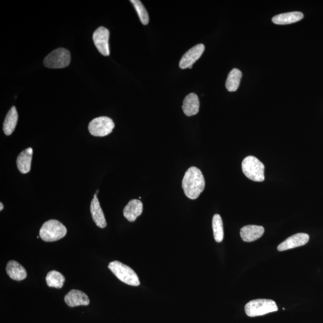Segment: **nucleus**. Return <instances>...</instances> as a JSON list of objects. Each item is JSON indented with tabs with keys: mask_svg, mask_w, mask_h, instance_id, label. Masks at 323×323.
<instances>
[{
	"mask_svg": "<svg viewBox=\"0 0 323 323\" xmlns=\"http://www.w3.org/2000/svg\"><path fill=\"white\" fill-rule=\"evenodd\" d=\"M309 236L307 233H298L289 237L277 247L279 252H283L297 247L303 246L308 243Z\"/></svg>",
	"mask_w": 323,
	"mask_h": 323,
	"instance_id": "10",
	"label": "nucleus"
},
{
	"mask_svg": "<svg viewBox=\"0 0 323 323\" xmlns=\"http://www.w3.org/2000/svg\"><path fill=\"white\" fill-rule=\"evenodd\" d=\"M109 268L113 274L123 283L132 286H139L140 281L138 276L132 268L119 261H114L109 264Z\"/></svg>",
	"mask_w": 323,
	"mask_h": 323,
	"instance_id": "3",
	"label": "nucleus"
},
{
	"mask_svg": "<svg viewBox=\"0 0 323 323\" xmlns=\"http://www.w3.org/2000/svg\"><path fill=\"white\" fill-rule=\"evenodd\" d=\"M71 62L70 51L64 48H59L51 51L44 60V65L49 68H64Z\"/></svg>",
	"mask_w": 323,
	"mask_h": 323,
	"instance_id": "6",
	"label": "nucleus"
},
{
	"mask_svg": "<svg viewBox=\"0 0 323 323\" xmlns=\"http://www.w3.org/2000/svg\"><path fill=\"white\" fill-rule=\"evenodd\" d=\"M115 123L108 117H99L89 123L88 129L91 135L95 137H105L112 133L115 128Z\"/></svg>",
	"mask_w": 323,
	"mask_h": 323,
	"instance_id": "7",
	"label": "nucleus"
},
{
	"mask_svg": "<svg viewBox=\"0 0 323 323\" xmlns=\"http://www.w3.org/2000/svg\"><path fill=\"white\" fill-rule=\"evenodd\" d=\"M130 2L132 3L137 13H138L141 22L143 25H147L149 22V16L142 2L140 0H131Z\"/></svg>",
	"mask_w": 323,
	"mask_h": 323,
	"instance_id": "23",
	"label": "nucleus"
},
{
	"mask_svg": "<svg viewBox=\"0 0 323 323\" xmlns=\"http://www.w3.org/2000/svg\"><path fill=\"white\" fill-rule=\"evenodd\" d=\"M67 233V228L63 223L57 220H49L40 228L39 234L44 241L54 242L63 238Z\"/></svg>",
	"mask_w": 323,
	"mask_h": 323,
	"instance_id": "2",
	"label": "nucleus"
},
{
	"mask_svg": "<svg viewBox=\"0 0 323 323\" xmlns=\"http://www.w3.org/2000/svg\"><path fill=\"white\" fill-rule=\"evenodd\" d=\"M205 186V179L201 171L195 167L189 168L182 181V187L185 196L192 200L197 199L204 191Z\"/></svg>",
	"mask_w": 323,
	"mask_h": 323,
	"instance_id": "1",
	"label": "nucleus"
},
{
	"mask_svg": "<svg viewBox=\"0 0 323 323\" xmlns=\"http://www.w3.org/2000/svg\"><path fill=\"white\" fill-rule=\"evenodd\" d=\"M212 226L216 241L221 243L224 238V231H223V221L221 216L215 214L213 216Z\"/></svg>",
	"mask_w": 323,
	"mask_h": 323,
	"instance_id": "22",
	"label": "nucleus"
},
{
	"mask_svg": "<svg viewBox=\"0 0 323 323\" xmlns=\"http://www.w3.org/2000/svg\"><path fill=\"white\" fill-rule=\"evenodd\" d=\"M46 281L48 286L61 288L64 286L65 278L63 274L58 271H51L47 274Z\"/></svg>",
	"mask_w": 323,
	"mask_h": 323,
	"instance_id": "21",
	"label": "nucleus"
},
{
	"mask_svg": "<svg viewBox=\"0 0 323 323\" xmlns=\"http://www.w3.org/2000/svg\"><path fill=\"white\" fill-rule=\"evenodd\" d=\"M205 50L203 44H199L191 48L181 58L179 67L181 69L192 68L193 65L201 58Z\"/></svg>",
	"mask_w": 323,
	"mask_h": 323,
	"instance_id": "9",
	"label": "nucleus"
},
{
	"mask_svg": "<svg viewBox=\"0 0 323 323\" xmlns=\"http://www.w3.org/2000/svg\"><path fill=\"white\" fill-rule=\"evenodd\" d=\"M65 303L70 307H78V306H87L90 304V301L87 294L83 291L77 290H72L65 295L64 298Z\"/></svg>",
	"mask_w": 323,
	"mask_h": 323,
	"instance_id": "11",
	"label": "nucleus"
},
{
	"mask_svg": "<svg viewBox=\"0 0 323 323\" xmlns=\"http://www.w3.org/2000/svg\"><path fill=\"white\" fill-rule=\"evenodd\" d=\"M33 150L32 147L24 150L17 157L16 164L18 170L22 174L29 173L32 167Z\"/></svg>",
	"mask_w": 323,
	"mask_h": 323,
	"instance_id": "16",
	"label": "nucleus"
},
{
	"mask_svg": "<svg viewBox=\"0 0 323 323\" xmlns=\"http://www.w3.org/2000/svg\"><path fill=\"white\" fill-rule=\"evenodd\" d=\"M264 232L263 226L257 225H247L240 229V235L244 241L250 243L259 239Z\"/></svg>",
	"mask_w": 323,
	"mask_h": 323,
	"instance_id": "12",
	"label": "nucleus"
},
{
	"mask_svg": "<svg viewBox=\"0 0 323 323\" xmlns=\"http://www.w3.org/2000/svg\"><path fill=\"white\" fill-rule=\"evenodd\" d=\"M199 106L200 103L198 95L194 93H191L185 97L182 109L185 115L192 116L198 114Z\"/></svg>",
	"mask_w": 323,
	"mask_h": 323,
	"instance_id": "15",
	"label": "nucleus"
},
{
	"mask_svg": "<svg viewBox=\"0 0 323 323\" xmlns=\"http://www.w3.org/2000/svg\"><path fill=\"white\" fill-rule=\"evenodd\" d=\"M304 18V14L300 12L282 13L273 17V22L277 25H288L300 21Z\"/></svg>",
	"mask_w": 323,
	"mask_h": 323,
	"instance_id": "18",
	"label": "nucleus"
},
{
	"mask_svg": "<svg viewBox=\"0 0 323 323\" xmlns=\"http://www.w3.org/2000/svg\"><path fill=\"white\" fill-rule=\"evenodd\" d=\"M278 310L276 302L265 299L251 301L245 306L246 313L250 317L264 315Z\"/></svg>",
	"mask_w": 323,
	"mask_h": 323,
	"instance_id": "4",
	"label": "nucleus"
},
{
	"mask_svg": "<svg viewBox=\"0 0 323 323\" xmlns=\"http://www.w3.org/2000/svg\"><path fill=\"white\" fill-rule=\"evenodd\" d=\"M6 272L12 280L16 281L25 280L27 277L25 268L15 260L10 261L7 264Z\"/></svg>",
	"mask_w": 323,
	"mask_h": 323,
	"instance_id": "17",
	"label": "nucleus"
},
{
	"mask_svg": "<svg viewBox=\"0 0 323 323\" xmlns=\"http://www.w3.org/2000/svg\"><path fill=\"white\" fill-rule=\"evenodd\" d=\"M18 120V112L15 106H13L7 114L3 123V130L6 136H10L14 131Z\"/></svg>",
	"mask_w": 323,
	"mask_h": 323,
	"instance_id": "19",
	"label": "nucleus"
},
{
	"mask_svg": "<svg viewBox=\"0 0 323 323\" xmlns=\"http://www.w3.org/2000/svg\"><path fill=\"white\" fill-rule=\"evenodd\" d=\"M242 73L237 68L233 69L228 74L226 82V88L229 92H235L238 89Z\"/></svg>",
	"mask_w": 323,
	"mask_h": 323,
	"instance_id": "20",
	"label": "nucleus"
},
{
	"mask_svg": "<svg viewBox=\"0 0 323 323\" xmlns=\"http://www.w3.org/2000/svg\"><path fill=\"white\" fill-rule=\"evenodd\" d=\"M91 212L93 221L99 228H104L106 226V222L100 204L97 198V194H95L91 204Z\"/></svg>",
	"mask_w": 323,
	"mask_h": 323,
	"instance_id": "14",
	"label": "nucleus"
},
{
	"mask_svg": "<svg viewBox=\"0 0 323 323\" xmlns=\"http://www.w3.org/2000/svg\"><path fill=\"white\" fill-rule=\"evenodd\" d=\"M3 208H4V206H3L2 202H1V203H0V211H2L3 209Z\"/></svg>",
	"mask_w": 323,
	"mask_h": 323,
	"instance_id": "24",
	"label": "nucleus"
},
{
	"mask_svg": "<svg viewBox=\"0 0 323 323\" xmlns=\"http://www.w3.org/2000/svg\"><path fill=\"white\" fill-rule=\"evenodd\" d=\"M143 211V205L142 201L139 199H132L123 209V215L129 222H133L142 214Z\"/></svg>",
	"mask_w": 323,
	"mask_h": 323,
	"instance_id": "13",
	"label": "nucleus"
},
{
	"mask_svg": "<svg viewBox=\"0 0 323 323\" xmlns=\"http://www.w3.org/2000/svg\"><path fill=\"white\" fill-rule=\"evenodd\" d=\"M242 170L245 176L251 180L257 182L264 180V165L256 157H246L242 163Z\"/></svg>",
	"mask_w": 323,
	"mask_h": 323,
	"instance_id": "5",
	"label": "nucleus"
},
{
	"mask_svg": "<svg viewBox=\"0 0 323 323\" xmlns=\"http://www.w3.org/2000/svg\"><path fill=\"white\" fill-rule=\"evenodd\" d=\"M110 32L104 26H100L93 34V40L99 53L104 56H110Z\"/></svg>",
	"mask_w": 323,
	"mask_h": 323,
	"instance_id": "8",
	"label": "nucleus"
}]
</instances>
